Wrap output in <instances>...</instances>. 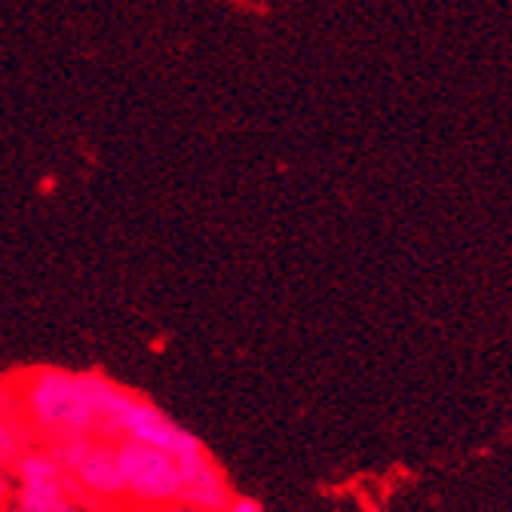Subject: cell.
<instances>
[{
  "mask_svg": "<svg viewBox=\"0 0 512 512\" xmlns=\"http://www.w3.org/2000/svg\"><path fill=\"white\" fill-rule=\"evenodd\" d=\"M7 384L19 405V424L43 448L77 436H96V421L77 371L37 365L7 378Z\"/></svg>",
  "mask_w": 512,
  "mask_h": 512,
  "instance_id": "cell-1",
  "label": "cell"
},
{
  "mask_svg": "<svg viewBox=\"0 0 512 512\" xmlns=\"http://www.w3.org/2000/svg\"><path fill=\"white\" fill-rule=\"evenodd\" d=\"M68 476V497L92 512H129L114 442L102 436H77L46 445Z\"/></svg>",
  "mask_w": 512,
  "mask_h": 512,
  "instance_id": "cell-2",
  "label": "cell"
},
{
  "mask_svg": "<svg viewBox=\"0 0 512 512\" xmlns=\"http://www.w3.org/2000/svg\"><path fill=\"white\" fill-rule=\"evenodd\" d=\"M114 451L129 512H157L181 500V463L169 451L135 439H117Z\"/></svg>",
  "mask_w": 512,
  "mask_h": 512,
  "instance_id": "cell-3",
  "label": "cell"
},
{
  "mask_svg": "<svg viewBox=\"0 0 512 512\" xmlns=\"http://www.w3.org/2000/svg\"><path fill=\"white\" fill-rule=\"evenodd\" d=\"M16 512H59L68 497V476L46 448H28L13 467Z\"/></svg>",
  "mask_w": 512,
  "mask_h": 512,
  "instance_id": "cell-4",
  "label": "cell"
},
{
  "mask_svg": "<svg viewBox=\"0 0 512 512\" xmlns=\"http://www.w3.org/2000/svg\"><path fill=\"white\" fill-rule=\"evenodd\" d=\"M181 463V476H184V488H181V503H191L209 512H221L230 500H234V488H230L224 470L212 460V454L203 448L191 457L178 460Z\"/></svg>",
  "mask_w": 512,
  "mask_h": 512,
  "instance_id": "cell-5",
  "label": "cell"
},
{
  "mask_svg": "<svg viewBox=\"0 0 512 512\" xmlns=\"http://www.w3.org/2000/svg\"><path fill=\"white\" fill-rule=\"evenodd\" d=\"M34 445L31 433L16 424V421H4L0 417V476H7L13 473V467L19 463V457Z\"/></svg>",
  "mask_w": 512,
  "mask_h": 512,
  "instance_id": "cell-6",
  "label": "cell"
},
{
  "mask_svg": "<svg viewBox=\"0 0 512 512\" xmlns=\"http://www.w3.org/2000/svg\"><path fill=\"white\" fill-rule=\"evenodd\" d=\"M221 512H264V509H261L252 497H234Z\"/></svg>",
  "mask_w": 512,
  "mask_h": 512,
  "instance_id": "cell-7",
  "label": "cell"
},
{
  "mask_svg": "<svg viewBox=\"0 0 512 512\" xmlns=\"http://www.w3.org/2000/svg\"><path fill=\"white\" fill-rule=\"evenodd\" d=\"M157 512H209V509H200V506H191V503H169V506H163V509H157Z\"/></svg>",
  "mask_w": 512,
  "mask_h": 512,
  "instance_id": "cell-8",
  "label": "cell"
},
{
  "mask_svg": "<svg viewBox=\"0 0 512 512\" xmlns=\"http://www.w3.org/2000/svg\"><path fill=\"white\" fill-rule=\"evenodd\" d=\"M59 512H86V509H80L77 503H65V506H62Z\"/></svg>",
  "mask_w": 512,
  "mask_h": 512,
  "instance_id": "cell-9",
  "label": "cell"
},
{
  "mask_svg": "<svg viewBox=\"0 0 512 512\" xmlns=\"http://www.w3.org/2000/svg\"><path fill=\"white\" fill-rule=\"evenodd\" d=\"M0 512H10V509H0ZM13 512H16V509H13Z\"/></svg>",
  "mask_w": 512,
  "mask_h": 512,
  "instance_id": "cell-10",
  "label": "cell"
}]
</instances>
